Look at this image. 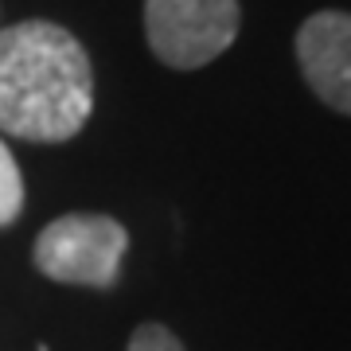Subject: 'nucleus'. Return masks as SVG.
I'll use <instances>...</instances> for the list:
<instances>
[{
  "label": "nucleus",
  "mask_w": 351,
  "mask_h": 351,
  "mask_svg": "<svg viewBox=\"0 0 351 351\" xmlns=\"http://www.w3.org/2000/svg\"><path fill=\"white\" fill-rule=\"evenodd\" d=\"M94 110L82 43L47 20L0 27V129L20 141H71Z\"/></svg>",
  "instance_id": "f257e3e1"
},
{
  "label": "nucleus",
  "mask_w": 351,
  "mask_h": 351,
  "mask_svg": "<svg viewBox=\"0 0 351 351\" xmlns=\"http://www.w3.org/2000/svg\"><path fill=\"white\" fill-rule=\"evenodd\" d=\"M239 0H145V36L160 63L195 71L239 36Z\"/></svg>",
  "instance_id": "f03ea898"
},
{
  "label": "nucleus",
  "mask_w": 351,
  "mask_h": 351,
  "mask_svg": "<svg viewBox=\"0 0 351 351\" xmlns=\"http://www.w3.org/2000/svg\"><path fill=\"white\" fill-rule=\"evenodd\" d=\"M125 246V226L110 215H63L36 239V265L51 281L106 289L117 281Z\"/></svg>",
  "instance_id": "7ed1b4c3"
},
{
  "label": "nucleus",
  "mask_w": 351,
  "mask_h": 351,
  "mask_svg": "<svg viewBox=\"0 0 351 351\" xmlns=\"http://www.w3.org/2000/svg\"><path fill=\"white\" fill-rule=\"evenodd\" d=\"M297 63L304 82L332 110L351 113V16L316 12L297 32Z\"/></svg>",
  "instance_id": "20e7f679"
},
{
  "label": "nucleus",
  "mask_w": 351,
  "mask_h": 351,
  "mask_svg": "<svg viewBox=\"0 0 351 351\" xmlns=\"http://www.w3.org/2000/svg\"><path fill=\"white\" fill-rule=\"evenodd\" d=\"M20 207H24V180H20V168H16L8 145L0 141V226L16 223Z\"/></svg>",
  "instance_id": "39448f33"
},
{
  "label": "nucleus",
  "mask_w": 351,
  "mask_h": 351,
  "mask_svg": "<svg viewBox=\"0 0 351 351\" xmlns=\"http://www.w3.org/2000/svg\"><path fill=\"white\" fill-rule=\"evenodd\" d=\"M129 351H184V343L164 324H141L129 339Z\"/></svg>",
  "instance_id": "423d86ee"
}]
</instances>
